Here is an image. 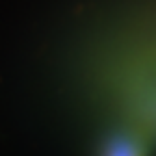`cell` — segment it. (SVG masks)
Returning a JSON list of instances; mask_svg holds the SVG:
<instances>
[{"label":"cell","mask_w":156,"mask_h":156,"mask_svg":"<svg viewBox=\"0 0 156 156\" xmlns=\"http://www.w3.org/2000/svg\"><path fill=\"white\" fill-rule=\"evenodd\" d=\"M145 145L134 134H115L106 141L100 156H145Z\"/></svg>","instance_id":"6da1fadb"}]
</instances>
